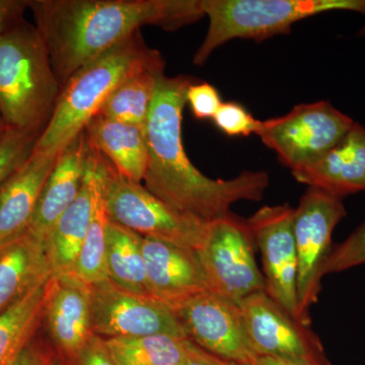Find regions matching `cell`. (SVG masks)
I'll use <instances>...</instances> for the list:
<instances>
[{
  "instance_id": "cell-22",
  "label": "cell",
  "mask_w": 365,
  "mask_h": 365,
  "mask_svg": "<svg viewBox=\"0 0 365 365\" xmlns=\"http://www.w3.org/2000/svg\"><path fill=\"white\" fill-rule=\"evenodd\" d=\"M53 275L0 314V365H14L44 319Z\"/></svg>"
},
{
  "instance_id": "cell-1",
  "label": "cell",
  "mask_w": 365,
  "mask_h": 365,
  "mask_svg": "<svg viewBox=\"0 0 365 365\" xmlns=\"http://www.w3.org/2000/svg\"><path fill=\"white\" fill-rule=\"evenodd\" d=\"M192 83L187 76H158L145 126L148 167L143 182L170 207L209 223L230 215L237 201H260L270 180L267 173L249 170L234 179L213 180L190 162L182 146V120Z\"/></svg>"
},
{
  "instance_id": "cell-38",
  "label": "cell",
  "mask_w": 365,
  "mask_h": 365,
  "mask_svg": "<svg viewBox=\"0 0 365 365\" xmlns=\"http://www.w3.org/2000/svg\"><path fill=\"white\" fill-rule=\"evenodd\" d=\"M52 365H67V364H62V362H58V364H52Z\"/></svg>"
},
{
  "instance_id": "cell-26",
  "label": "cell",
  "mask_w": 365,
  "mask_h": 365,
  "mask_svg": "<svg viewBox=\"0 0 365 365\" xmlns=\"http://www.w3.org/2000/svg\"><path fill=\"white\" fill-rule=\"evenodd\" d=\"M104 167V157H103ZM110 220L105 198V170L103 179L98 185L93 203V213L88 234L79 252L74 273L88 284L109 279L108 278L107 237Z\"/></svg>"
},
{
  "instance_id": "cell-34",
  "label": "cell",
  "mask_w": 365,
  "mask_h": 365,
  "mask_svg": "<svg viewBox=\"0 0 365 365\" xmlns=\"http://www.w3.org/2000/svg\"><path fill=\"white\" fill-rule=\"evenodd\" d=\"M14 365H48L44 355L37 348L29 345Z\"/></svg>"
},
{
  "instance_id": "cell-16",
  "label": "cell",
  "mask_w": 365,
  "mask_h": 365,
  "mask_svg": "<svg viewBox=\"0 0 365 365\" xmlns=\"http://www.w3.org/2000/svg\"><path fill=\"white\" fill-rule=\"evenodd\" d=\"M88 146L83 130L60 153L51 175L46 181L28 234L45 245L50 232L67 208L74 202L85 181Z\"/></svg>"
},
{
  "instance_id": "cell-18",
  "label": "cell",
  "mask_w": 365,
  "mask_h": 365,
  "mask_svg": "<svg viewBox=\"0 0 365 365\" xmlns=\"http://www.w3.org/2000/svg\"><path fill=\"white\" fill-rule=\"evenodd\" d=\"M60 153H33L0 187V248L28 232L41 192Z\"/></svg>"
},
{
  "instance_id": "cell-10",
  "label": "cell",
  "mask_w": 365,
  "mask_h": 365,
  "mask_svg": "<svg viewBox=\"0 0 365 365\" xmlns=\"http://www.w3.org/2000/svg\"><path fill=\"white\" fill-rule=\"evenodd\" d=\"M240 307L257 356L292 365H331L317 334L265 292L250 295Z\"/></svg>"
},
{
  "instance_id": "cell-21",
  "label": "cell",
  "mask_w": 365,
  "mask_h": 365,
  "mask_svg": "<svg viewBox=\"0 0 365 365\" xmlns=\"http://www.w3.org/2000/svg\"><path fill=\"white\" fill-rule=\"evenodd\" d=\"M51 276L45 245L28 232L0 248V314Z\"/></svg>"
},
{
  "instance_id": "cell-14",
  "label": "cell",
  "mask_w": 365,
  "mask_h": 365,
  "mask_svg": "<svg viewBox=\"0 0 365 365\" xmlns=\"http://www.w3.org/2000/svg\"><path fill=\"white\" fill-rule=\"evenodd\" d=\"M143 252L151 297L174 309L185 300L208 292L195 250L143 237Z\"/></svg>"
},
{
  "instance_id": "cell-19",
  "label": "cell",
  "mask_w": 365,
  "mask_h": 365,
  "mask_svg": "<svg viewBox=\"0 0 365 365\" xmlns=\"http://www.w3.org/2000/svg\"><path fill=\"white\" fill-rule=\"evenodd\" d=\"M292 173L297 182L339 198L365 191V127L355 122L323 157Z\"/></svg>"
},
{
  "instance_id": "cell-3",
  "label": "cell",
  "mask_w": 365,
  "mask_h": 365,
  "mask_svg": "<svg viewBox=\"0 0 365 365\" xmlns=\"http://www.w3.org/2000/svg\"><path fill=\"white\" fill-rule=\"evenodd\" d=\"M146 68H165L162 54L150 49L140 32L79 68L66 85L51 120L34 153H59L85 130L125 79Z\"/></svg>"
},
{
  "instance_id": "cell-8",
  "label": "cell",
  "mask_w": 365,
  "mask_h": 365,
  "mask_svg": "<svg viewBox=\"0 0 365 365\" xmlns=\"http://www.w3.org/2000/svg\"><path fill=\"white\" fill-rule=\"evenodd\" d=\"M354 123L331 103L319 101L295 106L284 116L261 121L256 135L294 172L323 157Z\"/></svg>"
},
{
  "instance_id": "cell-20",
  "label": "cell",
  "mask_w": 365,
  "mask_h": 365,
  "mask_svg": "<svg viewBox=\"0 0 365 365\" xmlns=\"http://www.w3.org/2000/svg\"><path fill=\"white\" fill-rule=\"evenodd\" d=\"M86 139L121 176L143 182L148 167L145 129L97 115L88 122Z\"/></svg>"
},
{
  "instance_id": "cell-28",
  "label": "cell",
  "mask_w": 365,
  "mask_h": 365,
  "mask_svg": "<svg viewBox=\"0 0 365 365\" xmlns=\"http://www.w3.org/2000/svg\"><path fill=\"white\" fill-rule=\"evenodd\" d=\"M365 264V222L332 250L324 274L339 273Z\"/></svg>"
},
{
  "instance_id": "cell-29",
  "label": "cell",
  "mask_w": 365,
  "mask_h": 365,
  "mask_svg": "<svg viewBox=\"0 0 365 365\" xmlns=\"http://www.w3.org/2000/svg\"><path fill=\"white\" fill-rule=\"evenodd\" d=\"M213 121L228 136L257 134L261 125L260 120L255 119L242 105L235 102L222 103Z\"/></svg>"
},
{
  "instance_id": "cell-11",
  "label": "cell",
  "mask_w": 365,
  "mask_h": 365,
  "mask_svg": "<svg viewBox=\"0 0 365 365\" xmlns=\"http://www.w3.org/2000/svg\"><path fill=\"white\" fill-rule=\"evenodd\" d=\"M91 330L103 339L172 335L187 338L176 313L151 295L136 294L111 280L91 285Z\"/></svg>"
},
{
  "instance_id": "cell-23",
  "label": "cell",
  "mask_w": 365,
  "mask_h": 365,
  "mask_svg": "<svg viewBox=\"0 0 365 365\" xmlns=\"http://www.w3.org/2000/svg\"><path fill=\"white\" fill-rule=\"evenodd\" d=\"M141 235L110 222L107 237L108 278L115 285L136 294L150 295L146 281Z\"/></svg>"
},
{
  "instance_id": "cell-27",
  "label": "cell",
  "mask_w": 365,
  "mask_h": 365,
  "mask_svg": "<svg viewBox=\"0 0 365 365\" xmlns=\"http://www.w3.org/2000/svg\"><path fill=\"white\" fill-rule=\"evenodd\" d=\"M39 134L9 129L0 138V187L33 155Z\"/></svg>"
},
{
  "instance_id": "cell-37",
  "label": "cell",
  "mask_w": 365,
  "mask_h": 365,
  "mask_svg": "<svg viewBox=\"0 0 365 365\" xmlns=\"http://www.w3.org/2000/svg\"><path fill=\"white\" fill-rule=\"evenodd\" d=\"M359 36H365V25L362 26L361 30H360V32L359 33Z\"/></svg>"
},
{
  "instance_id": "cell-7",
  "label": "cell",
  "mask_w": 365,
  "mask_h": 365,
  "mask_svg": "<svg viewBox=\"0 0 365 365\" xmlns=\"http://www.w3.org/2000/svg\"><path fill=\"white\" fill-rule=\"evenodd\" d=\"M256 248L248 220L230 212L209 222L197 250L208 292L239 304L250 295L265 292V279L255 259Z\"/></svg>"
},
{
  "instance_id": "cell-13",
  "label": "cell",
  "mask_w": 365,
  "mask_h": 365,
  "mask_svg": "<svg viewBox=\"0 0 365 365\" xmlns=\"http://www.w3.org/2000/svg\"><path fill=\"white\" fill-rule=\"evenodd\" d=\"M294 215V208L288 204L264 206L247 220L256 247L260 249L266 294L302 323L297 304Z\"/></svg>"
},
{
  "instance_id": "cell-25",
  "label": "cell",
  "mask_w": 365,
  "mask_h": 365,
  "mask_svg": "<svg viewBox=\"0 0 365 365\" xmlns=\"http://www.w3.org/2000/svg\"><path fill=\"white\" fill-rule=\"evenodd\" d=\"M163 68H146L125 79L105 101L98 115L145 129Z\"/></svg>"
},
{
  "instance_id": "cell-4",
  "label": "cell",
  "mask_w": 365,
  "mask_h": 365,
  "mask_svg": "<svg viewBox=\"0 0 365 365\" xmlns=\"http://www.w3.org/2000/svg\"><path fill=\"white\" fill-rule=\"evenodd\" d=\"M61 90L35 25L23 20L0 35V114L9 128L41 136Z\"/></svg>"
},
{
  "instance_id": "cell-30",
  "label": "cell",
  "mask_w": 365,
  "mask_h": 365,
  "mask_svg": "<svg viewBox=\"0 0 365 365\" xmlns=\"http://www.w3.org/2000/svg\"><path fill=\"white\" fill-rule=\"evenodd\" d=\"M187 103L199 120L213 119L222 102L220 93L210 83H192L187 91Z\"/></svg>"
},
{
  "instance_id": "cell-15",
  "label": "cell",
  "mask_w": 365,
  "mask_h": 365,
  "mask_svg": "<svg viewBox=\"0 0 365 365\" xmlns=\"http://www.w3.org/2000/svg\"><path fill=\"white\" fill-rule=\"evenodd\" d=\"M103 174V155L90 146L88 168L81 193L59 218L45 242L53 276L73 274L76 270Z\"/></svg>"
},
{
  "instance_id": "cell-31",
  "label": "cell",
  "mask_w": 365,
  "mask_h": 365,
  "mask_svg": "<svg viewBox=\"0 0 365 365\" xmlns=\"http://www.w3.org/2000/svg\"><path fill=\"white\" fill-rule=\"evenodd\" d=\"M74 365H116L113 361L105 340L98 336H91L83 349L72 359Z\"/></svg>"
},
{
  "instance_id": "cell-9",
  "label": "cell",
  "mask_w": 365,
  "mask_h": 365,
  "mask_svg": "<svg viewBox=\"0 0 365 365\" xmlns=\"http://www.w3.org/2000/svg\"><path fill=\"white\" fill-rule=\"evenodd\" d=\"M346 216L342 198L309 188L294 208L297 254V304L300 322L311 325V307L318 302L322 278L332 253L334 230Z\"/></svg>"
},
{
  "instance_id": "cell-36",
  "label": "cell",
  "mask_w": 365,
  "mask_h": 365,
  "mask_svg": "<svg viewBox=\"0 0 365 365\" xmlns=\"http://www.w3.org/2000/svg\"><path fill=\"white\" fill-rule=\"evenodd\" d=\"M9 129L11 128H9L6 121H4V118H2L1 114H0V138L6 135V132L9 131Z\"/></svg>"
},
{
  "instance_id": "cell-12",
  "label": "cell",
  "mask_w": 365,
  "mask_h": 365,
  "mask_svg": "<svg viewBox=\"0 0 365 365\" xmlns=\"http://www.w3.org/2000/svg\"><path fill=\"white\" fill-rule=\"evenodd\" d=\"M173 309L187 338L201 349L239 364H252L258 359L239 304L205 292Z\"/></svg>"
},
{
  "instance_id": "cell-32",
  "label": "cell",
  "mask_w": 365,
  "mask_h": 365,
  "mask_svg": "<svg viewBox=\"0 0 365 365\" xmlns=\"http://www.w3.org/2000/svg\"><path fill=\"white\" fill-rule=\"evenodd\" d=\"M30 0H0V35L25 20Z\"/></svg>"
},
{
  "instance_id": "cell-5",
  "label": "cell",
  "mask_w": 365,
  "mask_h": 365,
  "mask_svg": "<svg viewBox=\"0 0 365 365\" xmlns=\"http://www.w3.org/2000/svg\"><path fill=\"white\" fill-rule=\"evenodd\" d=\"M209 26L193 62L202 66L220 46L234 39L260 42L290 33L297 21L333 11L365 14V0H201Z\"/></svg>"
},
{
  "instance_id": "cell-35",
  "label": "cell",
  "mask_w": 365,
  "mask_h": 365,
  "mask_svg": "<svg viewBox=\"0 0 365 365\" xmlns=\"http://www.w3.org/2000/svg\"><path fill=\"white\" fill-rule=\"evenodd\" d=\"M251 365H292L269 357H258Z\"/></svg>"
},
{
  "instance_id": "cell-6",
  "label": "cell",
  "mask_w": 365,
  "mask_h": 365,
  "mask_svg": "<svg viewBox=\"0 0 365 365\" xmlns=\"http://www.w3.org/2000/svg\"><path fill=\"white\" fill-rule=\"evenodd\" d=\"M104 170L106 205L112 222L143 237H155L195 251L200 248L209 223L170 207L141 182L121 176L105 157Z\"/></svg>"
},
{
  "instance_id": "cell-33",
  "label": "cell",
  "mask_w": 365,
  "mask_h": 365,
  "mask_svg": "<svg viewBox=\"0 0 365 365\" xmlns=\"http://www.w3.org/2000/svg\"><path fill=\"white\" fill-rule=\"evenodd\" d=\"M182 365H251L239 364V362L230 361V360L220 359L215 355L206 352L200 347L194 344L191 341L188 355Z\"/></svg>"
},
{
  "instance_id": "cell-24",
  "label": "cell",
  "mask_w": 365,
  "mask_h": 365,
  "mask_svg": "<svg viewBox=\"0 0 365 365\" xmlns=\"http://www.w3.org/2000/svg\"><path fill=\"white\" fill-rule=\"evenodd\" d=\"M116 365H182L191 341L172 335L104 339Z\"/></svg>"
},
{
  "instance_id": "cell-17",
  "label": "cell",
  "mask_w": 365,
  "mask_h": 365,
  "mask_svg": "<svg viewBox=\"0 0 365 365\" xmlns=\"http://www.w3.org/2000/svg\"><path fill=\"white\" fill-rule=\"evenodd\" d=\"M44 318L55 345L73 359L93 334L91 285L76 274L53 276Z\"/></svg>"
},
{
  "instance_id": "cell-2",
  "label": "cell",
  "mask_w": 365,
  "mask_h": 365,
  "mask_svg": "<svg viewBox=\"0 0 365 365\" xmlns=\"http://www.w3.org/2000/svg\"><path fill=\"white\" fill-rule=\"evenodd\" d=\"M29 9L61 86L141 26L174 31L205 16L201 0H30Z\"/></svg>"
}]
</instances>
